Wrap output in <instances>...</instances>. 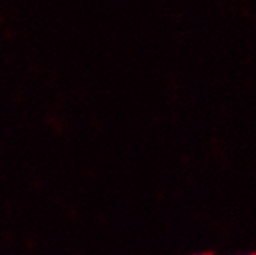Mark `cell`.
I'll list each match as a JSON object with an SVG mask.
<instances>
[{
	"instance_id": "cell-1",
	"label": "cell",
	"mask_w": 256,
	"mask_h": 255,
	"mask_svg": "<svg viewBox=\"0 0 256 255\" xmlns=\"http://www.w3.org/2000/svg\"><path fill=\"white\" fill-rule=\"evenodd\" d=\"M196 255H208V253H196Z\"/></svg>"
},
{
	"instance_id": "cell-2",
	"label": "cell",
	"mask_w": 256,
	"mask_h": 255,
	"mask_svg": "<svg viewBox=\"0 0 256 255\" xmlns=\"http://www.w3.org/2000/svg\"><path fill=\"white\" fill-rule=\"evenodd\" d=\"M250 255H254V253H250Z\"/></svg>"
}]
</instances>
